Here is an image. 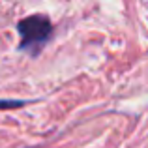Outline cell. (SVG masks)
<instances>
[{"label": "cell", "mask_w": 148, "mask_h": 148, "mask_svg": "<svg viewBox=\"0 0 148 148\" xmlns=\"http://www.w3.org/2000/svg\"><path fill=\"white\" fill-rule=\"evenodd\" d=\"M17 32L21 36L19 49L30 54H38L53 34V23L43 13L28 15L17 23Z\"/></svg>", "instance_id": "1"}, {"label": "cell", "mask_w": 148, "mask_h": 148, "mask_svg": "<svg viewBox=\"0 0 148 148\" xmlns=\"http://www.w3.org/2000/svg\"><path fill=\"white\" fill-rule=\"evenodd\" d=\"M23 101H13V99H2L0 101V109H15V107H23Z\"/></svg>", "instance_id": "2"}]
</instances>
